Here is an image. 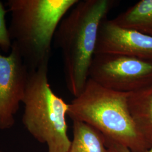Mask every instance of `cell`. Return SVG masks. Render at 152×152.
Returning a JSON list of instances; mask_svg holds the SVG:
<instances>
[{"label":"cell","mask_w":152,"mask_h":152,"mask_svg":"<svg viewBox=\"0 0 152 152\" xmlns=\"http://www.w3.org/2000/svg\"><path fill=\"white\" fill-rule=\"evenodd\" d=\"M128 105L131 116L137 129L151 148L152 84L140 90L129 93Z\"/></svg>","instance_id":"8"},{"label":"cell","mask_w":152,"mask_h":152,"mask_svg":"<svg viewBox=\"0 0 152 152\" xmlns=\"http://www.w3.org/2000/svg\"><path fill=\"white\" fill-rule=\"evenodd\" d=\"M120 27L152 37V0H141L111 20Z\"/></svg>","instance_id":"9"},{"label":"cell","mask_w":152,"mask_h":152,"mask_svg":"<svg viewBox=\"0 0 152 152\" xmlns=\"http://www.w3.org/2000/svg\"><path fill=\"white\" fill-rule=\"evenodd\" d=\"M88 78L109 89L130 93L152 84V61L123 55L96 54Z\"/></svg>","instance_id":"5"},{"label":"cell","mask_w":152,"mask_h":152,"mask_svg":"<svg viewBox=\"0 0 152 152\" xmlns=\"http://www.w3.org/2000/svg\"><path fill=\"white\" fill-rule=\"evenodd\" d=\"M147 152H152V147L150 149H149Z\"/></svg>","instance_id":"14"},{"label":"cell","mask_w":152,"mask_h":152,"mask_svg":"<svg viewBox=\"0 0 152 152\" xmlns=\"http://www.w3.org/2000/svg\"><path fill=\"white\" fill-rule=\"evenodd\" d=\"M0 152H2V151H1V150H0Z\"/></svg>","instance_id":"15"},{"label":"cell","mask_w":152,"mask_h":152,"mask_svg":"<svg viewBox=\"0 0 152 152\" xmlns=\"http://www.w3.org/2000/svg\"><path fill=\"white\" fill-rule=\"evenodd\" d=\"M29 71L18 49L12 44L10 53H0V130L11 129L22 103Z\"/></svg>","instance_id":"6"},{"label":"cell","mask_w":152,"mask_h":152,"mask_svg":"<svg viewBox=\"0 0 152 152\" xmlns=\"http://www.w3.org/2000/svg\"><path fill=\"white\" fill-rule=\"evenodd\" d=\"M105 138V137H104ZM105 142L106 146H111L113 147L118 152H131L127 147L121 145L118 143L114 142L113 141H111L108 139L105 138Z\"/></svg>","instance_id":"12"},{"label":"cell","mask_w":152,"mask_h":152,"mask_svg":"<svg viewBox=\"0 0 152 152\" xmlns=\"http://www.w3.org/2000/svg\"><path fill=\"white\" fill-rule=\"evenodd\" d=\"M79 0H9V32L29 71L49 64L51 45L62 19Z\"/></svg>","instance_id":"2"},{"label":"cell","mask_w":152,"mask_h":152,"mask_svg":"<svg viewBox=\"0 0 152 152\" xmlns=\"http://www.w3.org/2000/svg\"><path fill=\"white\" fill-rule=\"evenodd\" d=\"M7 10L0 1V49L5 53L11 50L12 41L10 37L9 28L7 27L5 16Z\"/></svg>","instance_id":"11"},{"label":"cell","mask_w":152,"mask_h":152,"mask_svg":"<svg viewBox=\"0 0 152 152\" xmlns=\"http://www.w3.org/2000/svg\"><path fill=\"white\" fill-rule=\"evenodd\" d=\"M128 95L88 78L81 93L69 104L67 115L72 121L91 126L105 138L131 152H147L151 148L131 116Z\"/></svg>","instance_id":"3"},{"label":"cell","mask_w":152,"mask_h":152,"mask_svg":"<svg viewBox=\"0 0 152 152\" xmlns=\"http://www.w3.org/2000/svg\"><path fill=\"white\" fill-rule=\"evenodd\" d=\"M96 54L123 55L152 61V37L105 19L98 32Z\"/></svg>","instance_id":"7"},{"label":"cell","mask_w":152,"mask_h":152,"mask_svg":"<svg viewBox=\"0 0 152 152\" xmlns=\"http://www.w3.org/2000/svg\"><path fill=\"white\" fill-rule=\"evenodd\" d=\"M117 3L113 0L78 1L55 32L54 41L61 52L66 85L75 98L88 80L100 25Z\"/></svg>","instance_id":"1"},{"label":"cell","mask_w":152,"mask_h":152,"mask_svg":"<svg viewBox=\"0 0 152 152\" xmlns=\"http://www.w3.org/2000/svg\"><path fill=\"white\" fill-rule=\"evenodd\" d=\"M48 68L44 64L29 72L22 122L31 136L46 144L48 152H68L71 145L66 122L69 104L53 91Z\"/></svg>","instance_id":"4"},{"label":"cell","mask_w":152,"mask_h":152,"mask_svg":"<svg viewBox=\"0 0 152 152\" xmlns=\"http://www.w3.org/2000/svg\"><path fill=\"white\" fill-rule=\"evenodd\" d=\"M73 133L68 152H107L104 136L91 126L73 121Z\"/></svg>","instance_id":"10"},{"label":"cell","mask_w":152,"mask_h":152,"mask_svg":"<svg viewBox=\"0 0 152 152\" xmlns=\"http://www.w3.org/2000/svg\"><path fill=\"white\" fill-rule=\"evenodd\" d=\"M107 148V152H118L113 147L111 146H106Z\"/></svg>","instance_id":"13"}]
</instances>
